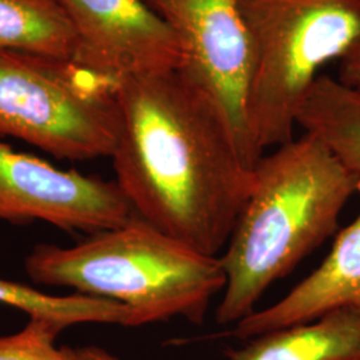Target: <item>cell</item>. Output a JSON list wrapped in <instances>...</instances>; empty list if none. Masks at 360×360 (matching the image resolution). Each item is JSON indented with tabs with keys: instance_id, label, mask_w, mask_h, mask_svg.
<instances>
[{
	"instance_id": "1",
	"label": "cell",
	"mask_w": 360,
	"mask_h": 360,
	"mask_svg": "<svg viewBox=\"0 0 360 360\" xmlns=\"http://www.w3.org/2000/svg\"><path fill=\"white\" fill-rule=\"evenodd\" d=\"M117 186L138 217L218 257L252 186L254 169L210 95L180 71L116 83Z\"/></svg>"
},
{
	"instance_id": "2",
	"label": "cell",
	"mask_w": 360,
	"mask_h": 360,
	"mask_svg": "<svg viewBox=\"0 0 360 360\" xmlns=\"http://www.w3.org/2000/svg\"><path fill=\"white\" fill-rule=\"evenodd\" d=\"M359 190V174L311 132L263 155L220 255L226 287L217 322L236 324L257 311L271 285L334 233L340 212Z\"/></svg>"
},
{
	"instance_id": "3",
	"label": "cell",
	"mask_w": 360,
	"mask_h": 360,
	"mask_svg": "<svg viewBox=\"0 0 360 360\" xmlns=\"http://www.w3.org/2000/svg\"><path fill=\"white\" fill-rule=\"evenodd\" d=\"M25 267L35 283L126 306L131 327L171 318L202 324L226 287L220 255L205 254L138 215L70 247L37 245Z\"/></svg>"
},
{
	"instance_id": "4",
	"label": "cell",
	"mask_w": 360,
	"mask_h": 360,
	"mask_svg": "<svg viewBox=\"0 0 360 360\" xmlns=\"http://www.w3.org/2000/svg\"><path fill=\"white\" fill-rule=\"evenodd\" d=\"M251 44L248 123L263 155L294 139L321 70L360 41V0H242Z\"/></svg>"
},
{
	"instance_id": "5",
	"label": "cell",
	"mask_w": 360,
	"mask_h": 360,
	"mask_svg": "<svg viewBox=\"0 0 360 360\" xmlns=\"http://www.w3.org/2000/svg\"><path fill=\"white\" fill-rule=\"evenodd\" d=\"M115 87L72 60L0 52V136L72 162L111 158L120 124Z\"/></svg>"
},
{
	"instance_id": "6",
	"label": "cell",
	"mask_w": 360,
	"mask_h": 360,
	"mask_svg": "<svg viewBox=\"0 0 360 360\" xmlns=\"http://www.w3.org/2000/svg\"><path fill=\"white\" fill-rule=\"evenodd\" d=\"M172 28L184 50L180 72L210 95L231 126L248 167L263 156L248 123L252 70L242 0H146Z\"/></svg>"
},
{
	"instance_id": "7",
	"label": "cell",
	"mask_w": 360,
	"mask_h": 360,
	"mask_svg": "<svg viewBox=\"0 0 360 360\" xmlns=\"http://www.w3.org/2000/svg\"><path fill=\"white\" fill-rule=\"evenodd\" d=\"M135 215L116 181L56 168L0 142V220H41L91 235L119 227Z\"/></svg>"
},
{
	"instance_id": "8",
	"label": "cell",
	"mask_w": 360,
	"mask_h": 360,
	"mask_svg": "<svg viewBox=\"0 0 360 360\" xmlns=\"http://www.w3.org/2000/svg\"><path fill=\"white\" fill-rule=\"evenodd\" d=\"M74 30L72 62L112 83L180 71L184 50L146 0H59Z\"/></svg>"
},
{
	"instance_id": "9",
	"label": "cell",
	"mask_w": 360,
	"mask_h": 360,
	"mask_svg": "<svg viewBox=\"0 0 360 360\" xmlns=\"http://www.w3.org/2000/svg\"><path fill=\"white\" fill-rule=\"evenodd\" d=\"M343 309H360V212L338 233L316 270L278 302L236 323L230 336L248 340Z\"/></svg>"
},
{
	"instance_id": "10",
	"label": "cell",
	"mask_w": 360,
	"mask_h": 360,
	"mask_svg": "<svg viewBox=\"0 0 360 360\" xmlns=\"http://www.w3.org/2000/svg\"><path fill=\"white\" fill-rule=\"evenodd\" d=\"M229 360H360V309H338L314 322L248 339Z\"/></svg>"
},
{
	"instance_id": "11",
	"label": "cell",
	"mask_w": 360,
	"mask_h": 360,
	"mask_svg": "<svg viewBox=\"0 0 360 360\" xmlns=\"http://www.w3.org/2000/svg\"><path fill=\"white\" fill-rule=\"evenodd\" d=\"M296 123L322 139L360 175V90L338 77L321 75L302 104Z\"/></svg>"
},
{
	"instance_id": "12",
	"label": "cell",
	"mask_w": 360,
	"mask_h": 360,
	"mask_svg": "<svg viewBox=\"0 0 360 360\" xmlns=\"http://www.w3.org/2000/svg\"><path fill=\"white\" fill-rule=\"evenodd\" d=\"M74 30L59 0H0V52L71 60Z\"/></svg>"
},
{
	"instance_id": "13",
	"label": "cell",
	"mask_w": 360,
	"mask_h": 360,
	"mask_svg": "<svg viewBox=\"0 0 360 360\" xmlns=\"http://www.w3.org/2000/svg\"><path fill=\"white\" fill-rule=\"evenodd\" d=\"M0 303L26 312L30 318L49 321L67 328L80 323H104L131 327V311L126 306L98 296H56L26 284L0 278Z\"/></svg>"
},
{
	"instance_id": "14",
	"label": "cell",
	"mask_w": 360,
	"mask_h": 360,
	"mask_svg": "<svg viewBox=\"0 0 360 360\" xmlns=\"http://www.w3.org/2000/svg\"><path fill=\"white\" fill-rule=\"evenodd\" d=\"M63 330L55 323L30 318L22 331L0 336V360H77L72 348L55 345Z\"/></svg>"
},
{
	"instance_id": "15",
	"label": "cell",
	"mask_w": 360,
	"mask_h": 360,
	"mask_svg": "<svg viewBox=\"0 0 360 360\" xmlns=\"http://www.w3.org/2000/svg\"><path fill=\"white\" fill-rule=\"evenodd\" d=\"M338 79L346 86L360 90V41L339 62Z\"/></svg>"
},
{
	"instance_id": "16",
	"label": "cell",
	"mask_w": 360,
	"mask_h": 360,
	"mask_svg": "<svg viewBox=\"0 0 360 360\" xmlns=\"http://www.w3.org/2000/svg\"><path fill=\"white\" fill-rule=\"evenodd\" d=\"M77 360H122L119 359L107 349L98 346H86V347L75 348Z\"/></svg>"
}]
</instances>
